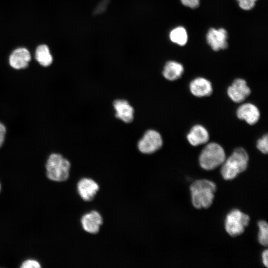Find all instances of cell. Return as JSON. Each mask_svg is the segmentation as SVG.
<instances>
[{
    "mask_svg": "<svg viewBox=\"0 0 268 268\" xmlns=\"http://www.w3.org/2000/svg\"><path fill=\"white\" fill-rule=\"evenodd\" d=\"M190 190L193 206L197 209L207 208L213 202L216 186L210 180L200 179L191 185Z\"/></svg>",
    "mask_w": 268,
    "mask_h": 268,
    "instance_id": "6da1fadb",
    "label": "cell"
},
{
    "mask_svg": "<svg viewBox=\"0 0 268 268\" xmlns=\"http://www.w3.org/2000/svg\"><path fill=\"white\" fill-rule=\"evenodd\" d=\"M249 155L245 149L242 147L236 148L221 165L222 177L225 180L234 179L247 169Z\"/></svg>",
    "mask_w": 268,
    "mask_h": 268,
    "instance_id": "7a4b0ae2",
    "label": "cell"
},
{
    "mask_svg": "<svg viewBox=\"0 0 268 268\" xmlns=\"http://www.w3.org/2000/svg\"><path fill=\"white\" fill-rule=\"evenodd\" d=\"M70 163L59 153H52L46 163L47 178L53 181L63 182L69 177Z\"/></svg>",
    "mask_w": 268,
    "mask_h": 268,
    "instance_id": "3957f363",
    "label": "cell"
},
{
    "mask_svg": "<svg viewBox=\"0 0 268 268\" xmlns=\"http://www.w3.org/2000/svg\"><path fill=\"white\" fill-rule=\"evenodd\" d=\"M226 159L223 147L215 142L207 144L202 150L199 161L201 167L207 171L221 166Z\"/></svg>",
    "mask_w": 268,
    "mask_h": 268,
    "instance_id": "277c9868",
    "label": "cell"
},
{
    "mask_svg": "<svg viewBox=\"0 0 268 268\" xmlns=\"http://www.w3.org/2000/svg\"><path fill=\"white\" fill-rule=\"evenodd\" d=\"M250 216L238 209H234L226 215L225 229L226 232L232 237L242 234L249 225Z\"/></svg>",
    "mask_w": 268,
    "mask_h": 268,
    "instance_id": "5b68a950",
    "label": "cell"
},
{
    "mask_svg": "<svg viewBox=\"0 0 268 268\" xmlns=\"http://www.w3.org/2000/svg\"><path fill=\"white\" fill-rule=\"evenodd\" d=\"M162 144L161 134L155 130H148L139 140L137 147L142 153L151 154L159 150Z\"/></svg>",
    "mask_w": 268,
    "mask_h": 268,
    "instance_id": "8992f818",
    "label": "cell"
},
{
    "mask_svg": "<svg viewBox=\"0 0 268 268\" xmlns=\"http://www.w3.org/2000/svg\"><path fill=\"white\" fill-rule=\"evenodd\" d=\"M228 34L224 28H210L206 35L207 44L214 51L224 50L228 47Z\"/></svg>",
    "mask_w": 268,
    "mask_h": 268,
    "instance_id": "52a82bcc",
    "label": "cell"
},
{
    "mask_svg": "<svg viewBox=\"0 0 268 268\" xmlns=\"http://www.w3.org/2000/svg\"><path fill=\"white\" fill-rule=\"evenodd\" d=\"M251 93V90L246 81L241 78H237L227 89L229 97L234 102L240 103L244 101Z\"/></svg>",
    "mask_w": 268,
    "mask_h": 268,
    "instance_id": "ba28073f",
    "label": "cell"
},
{
    "mask_svg": "<svg viewBox=\"0 0 268 268\" xmlns=\"http://www.w3.org/2000/svg\"><path fill=\"white\" fill-rule=\"evenodd\" d=\"M77 190L81 198L85 201H89L94 199L99 190V186L93 179L83 178L78 181Z\"/></svg>",
    "mask_w": 268,
    "mask_h": 268,
    "instance_id": "9c48e42d",
    "label": "cell"
},
{
    "mask_svg": "<svg viewBox=\"0 0 268 268\" xmlns=\"http://www.w3.org/2000/svg\"><path fill=\"white\" fill-rule=\"evenodd\" d=\"M103 223V218L99 212L92 210L85 213L81 218V224L86 232L94 234L97 233Z\"/></svg>",
    "mask_w": 268,
    "mask_h": 268,
    "instance_id": "30bf717a",
    "label": "cell"
},
{
    "mask_svg": "<svg viewBox=\"0 0 268 268\" xmlns=\"http://www.w3.org/2000/svg\"><path fill=\"white\" fill-rule=\"evenodd\" d=\"M237 117L250 125L256 124L260 117V112L255 105L247 103L240 106L237 110Z\"/></svg>",
    "mask_w": 268,
    "mask_h": 268,
    "instance_id": "8fae6325",
    "label": "cell"
},
{
    "mask_svg": "<svg viewBox=\"0 0 268 268\" xmlns=\"http://www.w3.org/2000/svg\"><path fill=\"white\" fill-rule=\"evenodd\" d=\"M31 59L29 51L25 48H18L14 50L9 58L10 66L14 69L26 68Z\"/></svg>",
    "mask_w": 268,
    "mask_h": 268,
    "instance_id": "7c38bea8",
    "label": "cell"
},
{
    "mask_svg": "<svg viewBox=\"0 0 268 268\" xmlns=\"http://www.w3.org/2000/svg\"><path fill=\"white\" fill-rule=\"evenodd\" d=\"M191 93L198 97L210 95L213 91L211 83L207 79L199 77L193 80L190 83Z\"/></svg>",
    "mask_w": 268,
    "mask_h": 268,
    "instance_id": "4fadbf2b",
    "label": "cell"
},
{
    "mask_svg": "<svg viewBox=\"0 0 268 268\" xmlns=\"http://www.w3.org/2000/svg\"><path fill=\"white\" fill-rule=\"evenodd\" d=\"M113 107L116 111V117L126 123L133 121L134 109L128 101L117 99L113 102Z\"/></svg>",
    "mask_w": 268,
    "mask_h": 268,
    "instance_id": "5bb4252c",
    "label": "cell"
},
{
    "mask_svg": "<svg viewBox=\"0 0 268 268\" xmlns=\"http://www.w3.org/2000/svg\"><path fill=\"white\" fill-rule=\"evenodd\" d=\"M209 137L208 131L201 125L194 126L187 135L189 142L193 146H198L206 143L209 140Z\"/></svg>",
    "mask_w": 268,
    "mask_h": 268,
    "instance_id": "9a60e30c",
    "label": "cell"
},
{
    "mask_svg": "<svg viewBox=\"0 0 268 268\" xmlns=\"http://www.w3.org/2000/svg\"><path fill=\"white\" fill-rule=\"evenodd\" d=\"M184 71L183 65L176 61L167 62L164 66L162 74L164 78L174 81L180 78Z\"/></svg>",
    "mask_w": 268,
    "mask_h": 268,
    "instance_id": "2e32d148",
    "label": "cell"
},
{
    "mask_svg": "<svg viewBox=\"0 0 268 268\" xmlns=\"http://www.w3.org/2000/svg\"><path fill=\"white\" fill-rule=\"evenodd\" d=\"M35 59L43 67H48L53 62V57L49 47L46 45H40L35 51Z\"/></svg>",
    "mask_w": 268,
    "mask_h": 268,
    "instance_id": "e0dca14e",
    "label": "cell"
},
{
    "mask_svg": "<svg viewBox=\"0 0 268 268\" xmlns=\"http://www.w3.org/2000/svg\"><path fill=\"white\" fill-rule=\"evenodd\" d=\"M169 38L173 43L184 46L188 41V34L184 27L178 26L171 31Z\"/></svg>",
    "mask_w": 268,
    "mask_h": 268,
    "instance_id": "ac0fdd59",
    "label": "cell"
},
{
    "mask_svg": "<svg viewBox=\"0 0 268 268\" xmlns=\"http://www.w3.org/2000/svg\"><path fill=\"white\" fill-rule=\"evenodd\" d=\"M259 229L258 241L260 244L267 246L268 244V225L266 221L260 220L258 223Z\"/></svg>",
    "mask_w": 268,
    "mask_h": 268,
    "instance_id": "d6986e66",
    "label": "cell"
},
{
    "mask_svg": "<svg viewBox=\"0 0 268 268\" xmlns=\"http://www.w3.org/2000/svg\"><path fill=\"white\" fill-rule=\"evenodd\" d=\"M257 148L263 153L267 154L268 152V136L266 134L259 139L257 142Z\"/></svg>",
    "mask_w": 268,
    "mask_h": 268,
    "instance_id": "ffe728a7",
    "label": "cell"
},
{
    "mask_svg": "<svg viewBox=\"0 0 268 268\" xmlns=\"http://www.w3.org/2000/svg\"><path fill=\"white\" fill-rule=\"evenodd\" d=\"M239 6L243 10L252 9L255 5L257 0H236Z\"/></svg>",
    "mask_w": 268,
    "mask_h": 268,
    "instance_id": "44dd1931",
    "label": "cell"
},
{
    "mask_svg": "<svg viewBox=\"0 0 268 268\" xmlns=\"http://www.w3.org/2000/svg\"><path fill=\"white\" fill-rule=\"evenodd\" d=\"M22 268H39L41 267L40 263L34 259H28L24 261L20 266Z\"/></svg>",
    "mask_w": 268,
    "mask_h": 268,
    "instance_id": "7402d4cb",
    "label": "cell"
},
{
    "mask_svg": "<svg viewBox=\"0 0 268 268\" xmlns=\"http://www.w3.org/2000/svg\"><path fill=\"white\" fill-rule=\"evenodd\" d=\"M182 3L191 8H196L200 5V0H180Z\"/></svg>",
    "mask_w": 268,
    "mask_h": 268,
    "instance_id": "603a6c76",
    "label": "cell"
},
{
    "mask_svg": "<svg viewBox=\"0 0 268 268\" xmlns=\"http://www.w3.org/2000/svg\"><path fill=\"white\" fill-rule=\"evenodd\" d=\"M6 128L4 125L0 122V147L2 146L5 139Z\"/></svg>",
    "mask_w": 268,
    "mask_h": 268,
    "instance_id": "cb8c5ba5",
    "label": "cell"
},
{
    "mask_svg": "<svg viewBox=\"0 0 268 268\" xmlns=\"http://www.w3.org/2000/svg\"><path fill=\"white\" fill-rule=\"evenodd\" d=\"M262 261L264 266L266 267H268V251L267 249L265 250L262 254Z\"/></svg>",
    "mask_w": 268,
    "mask_h": 268,
    "instance_id": "d4e9b609",
    "label": "cell"
},
{
    "mask_svg": "<svg viewBox=\"0 0 268 268\" xmlns=\"http://www.w3.org/2000/svg\"><path fill=\"white\" fill-rule=\"evenodd\" d=\"M0 189H1V186H0Z\"/></svg>",
    "mask_w": 268,
    "mask_h": 268,
    "instance_id": "484cf974",
    "label": "cell"
}]
</instances>
